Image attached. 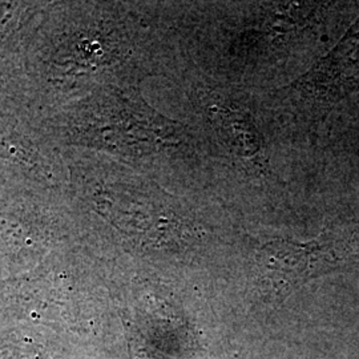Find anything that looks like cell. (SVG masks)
Masks as SVG:
<instances>
[{
  "label": "cell",
  "mask_w": 359,
  "mask_h": 359,
  "mask_svg": "<svg viewBox=\"0 0 359 359\" xmlns=\"http://www.w3.org/2000/svg\"><path fill=\"white\" fill-rule=\"evenodd\" d=\"M41 142L68 149L149 161L175 151L181 128L144 102L133 86H109L67 104L32 126Z\"/></svg>",
  "instance_id": "obj_1"
},
{
  "label": "cell",
  "mask_w": 359,
  "mask_h": 359,
  "mask_svg": "<svg viewBox=\"0 0 359 359\" xmlns=\"http://www.w3.org/2000/svg\"><path fill=\"white\" fill-rule=\"evenodd\" d=\"M0 164L34 182L67 185V170L59 151L41 142L35 129L13 109L0 103Z\"/></svg>",
  "instance_id": "obj_2"
},
{
  "label": "cell",
  "mask_w": 359,
  "mask_h": 359,
  "mask_svg": "<svg viewBox=\"0 0 359 359\" xmlns=\"http://www.w3.org/2000/svg\"><path fill=\"white\" fill-rule=\"evenodd\" d=\"M335 262L332 246L326 243H274L266 245L258 256L259 281L265 290L286 295L298 283L333 268Z\"/></svg>",
  "instance_id": "obj_3"
},
{
  "label": "cell",
  "mask_w": 359,
  "mask_h": 359,
  "mask_svg": "<svg viewBox=\"0 0 359 359\" xmlns=\"http://www.w3.org/2000/svg\"><path fill=\"white\" fill-rule=\"evenodd\" d=\"M210 116L234 154L259 169L268 167L264 140L248 115L229 108L213 107Z\"/></svg>",
  "instance_id": "obj_4"
}]
</instances>
